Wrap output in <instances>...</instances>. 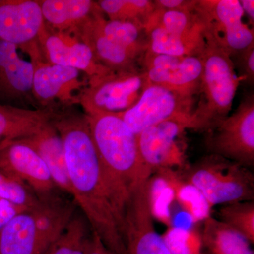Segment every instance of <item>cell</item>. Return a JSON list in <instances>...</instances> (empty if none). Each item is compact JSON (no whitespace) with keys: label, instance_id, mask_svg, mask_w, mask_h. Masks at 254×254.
Masks as SVG:
<instances>
[{"label":"cell","instance_id":"8fae6325","mask_svg":"<svg viewBox=\"0 0 254 254\" xmlns=\"http://www.w3.org/2000/svg\"><path fill=\"white\" fill-rule=\"evenodd\" d=\"M195 107L193 97L149 83L131 108L117 115L138 136L148 127L180 115L193 113Z\"/></svg>","mask_w":254,"mask_h":254},{"label":"cell","instance_id":"1f68e13d","mask_svg":"<svg viewBox=\"0 0 254 254\" xmlns=\"http://www.w3.org/2000/svg\"><path fill=\"white\" fill-rule=\"evenodd\" d=\"M235 71L239 72L238 78L247 84H254V44L247 49L239 52L230 57Z\"/></svg>","mask_w":254,"mask_h":254},{"label":"cell","instance_id":"f1b7e54d","mask_svg":"<svg viewBox=\"0 0 254 254\" xmlns=\"http://www.w3.org/2000/svg\"><path fill=\"white\" fill-rule=\"evenodd\" d=\"M218 220L240 232L251 244L254 243V202L225 204L218 210Z\"/></svg>","mask_w":254,"mask_h":254},{"label":"cell","instance_id":"277c9868","mask_svg":"<svg viewBox=\"0 0 254 254\" xmlns=\"http://www.w3.org/2000/svg\"><path fill=\"white\" fill-rule=\"evenodd\" d=\"M76 206L61 197L23 210L0 230V254H46Z\"/></svg>","mask_w":254,"mask_h":254},{"label":"cell","instance_id":"6da1fadb","mask_svg":"<svg viewBox=\"0 0 254 254\" xmlns=\"http://www.w3.org/2000/svg\"><path fill=\"white\" fill-rule=\"evenodd\" d=\"M52 123L64 148L71 198L90 227L113 254H127L123 236L126 198L100 160L86 114L57 110Z\"/></svg>","mask_w":254,"mask_h":254},{"label":"cell","instance_id":"4fadbf2b","mask_svg":"<svg viewBox=\"0 0 254 254\" xmlns=\"http://www.w3.org/2000/svg\"><path fill=\"white\" fill-rule=\"evenodd\" d=\"M0 170L26 185L42 202L61 198L43 159L22 140L0 143Z\"/></svg>","mask_w":254,"mask_h":254},{"label":"cell","instance_id":"ba28073f","mask_svg":"<svg viewBox=\"0 0 254 254\" xmlns=\"http://www.w3.org/2000/svg\"><path fill=\"white\" fill-rule=\"evenodd\" d=\"M205 146L219 155L250 168L254 165V95H247L235 113L208 132Z\"/></svg>","mask_w":254,"mask_h":254},{"label":"cell","instance_id":"5bb4252c","mask_svg":"<svg viewBox=\"0 0 254 254\" xmlns=\"http://www.w3.org/2000/svg\"><path fill=\"white\" fill-rule=\"evenodd\" d=\"M38 41L48 63L76 68L87 78L111 71L97 61L91 48L75 33L53 31L45 23Z\"/></svg>","mask_w":254,"mask_h":254},{"label":"cell","instance_id":"5b68a950","mask_svg":"<svg viewBox=\"0 0 254 254\" xmlns=\"http://www.w3.org/2000/svg\"><path fill=\"white\" fill-rule=\"evenodd\" d=\"M185 181L214 205L254 201V175L250 169L219 156H203L187 170Z\"/></svg>","mask_w":254,"mask_h":254},{"label":"cell","instance_id":"cb8c5ba5","mask_svg":"<svg viewBox=\"0 0 254 254\" xmlns=\"http://www.w3.org/2000/svg\"><path fill=\"white\" fill-rule=\"evenodd\" d=\"M158 26L174 36L203 41L204 27L194 11L155 9L145 26Z\"/></svg>","mask_w":254,"mask_h":254},{"label":"cell","instance_id":"f546056e","mask_svg":"<svg viewBox=\"0 0 254 254\" xmlns=\"http://www.w3.org/2000/svg\"><path fill=\"white\" fill-rule=\"evenodd\" d=\"M0 198L25 209L33 208L42 202L26 185L1 170Z\"/></svg>","mask_w":254,"mask_h":254},{"label":"cell","instance_id":"7a4b0ae2","mask_svg":"<svg viewBox=\"0 0 254 254\" xmlns=\"http://www.w3.org/2000/svg\"><path fill=\"white\" fill-rule=\"evenodd\" d=\"M86 116L102 163L122 193L129 198L153 173L142 158L138 136L115 114Z\"/></svg>","mask_w":254,"mask_h":254},{"label":"cell","instance_id":"d6986e66","mask_svg":"<svg viewBox=\"0 0 254 254\" xmlns=\"http://www.w3.org/2000/svg\"><path fill=\"white\" fill-rule=\"evenodd\" d=\"M45 23L53 31H76L93 16L103 13L97 1L38 0Z\"/></svg>","mask_w":254,"mask_h":254},{"label":"cell","instance_id":"d6a6232c","mask_svg":"<svg viewBox=\"0 0 254 254\" xmlns=\"http://www.w3.org/2000/svg\"><path fill=\"white\" fill-rule=\"evenodd\" d=\"M155 9L194 11L197 0H154Z\"/></svg>","mask_w":254,"mask_h":254},{"label":"cell","instance_id":"7c38bea8","mask_svg":"<svg viewBox=\"0 0 254 254\" xmlns=\"http://www.w3.org/2000/svg\"><path fill=\"white\" fill-rule=\"evenodd\" d=\"M191 115L170 119L138 135L142 158L153 173L185 165L184 143L180 139L187 129H191Z\"/></svg>","mask_w":254,"mask_h":254},{"label":"cell","instance_id":"ac0fdd59","mask_svg":"<svg viewBox=\"0 0 254 254\" xmlns=\"http://www.w3.org/2000/svg\"><path fill=\"white\" fill-rule=\"evenodd\" d=\"M103 15L100 13L93 16L73 33L91 48L97 61L108 69L120 71L141 68L138 58L107 38L100 31L98 21Z\"/></svg>","mask_w":254,"mask_h":254},{"label":"cell","instance_id":"2e32d148","mask_svg":"<svg viewBox=\"0 0 254 254\" xmlns=\"http://www.w3.org/2000/svg\"><path fill=\"white\" fill-rule=\"evenodd\" d=\"M18 47L0 41V102L38 106L32 93L33 65L23 59Z\"/></svg>","mask_w":254,"mask_h":254},{"label":"cell","instance_id":"44dd1931","mask_svg":"<svg viewBox=\"0 0 254 254\" xmlns=\"http://www.w3.org/2000/svg\"><path fill=\"white\" fill-rule=\"evenodd\" d=\"M143 71L150 83L161 85L182 95L195 98L198 94L203 72L201 53L185 56L180 63L166 69L150 68Z\"/></svg>","mask_w":254,"mask_h":254},{"label":"cell","instance_id":"7402d4cb","mask_svg":"<svg viewBox=\"0 0 254 254\" xmlns=\"http://www.w3.org/2000/svg\"><path fill=\"white\" fill-rule=\"evenodd\" d=\"M200 235L202 244L211 254H254L243 235L213 217L205 219Z\"/></svg>","mask_w":254,"mask_h":254},{"label":"cell","instance_id":"83f0119b","mask_svg":"<svg viewBox=\"0 0 254 254\" xmlns=\"http://www.w3.org/2000/svg\"><path fill=\"white\" fill-rule=\"evenodd\" d=\"M173 187L175 199L181 205L182 208L190 214L193 222L205 220L210 216L211 210L204 197L195 187L182 181L173 171V169L164 170Z\"/></svg>","mask_w":254,"mask_h":254},{"label":"cell","instance_id":"d4e9b609","mask_svg":"<svg viewBox=\"0 0 254 254\" xmlns=\"http://www.w3.org/2000/svg\"><path fill=\"white\" fill-rule=\"evenodd\" d=\"M145 28L148 38L147 51L150 53L189 56L200 55L204 48L205 39L194 41L174 36L158 26H148Z\"/></svg>","mask_w":254,"mask_h":254},{"label":"cell","instance_id":"ffe728a7","mask_svg":"<svg viewBox=\"0 0 254 254\" xmlns=\"http://www.w3.org/2000/svg\"><path fill=\"white\" fill-rule=\"evenodd\" d=\"M56 111L0 105V143L34 134L51 122Z\"/></svg>","mask_w":254,"mask_h":254},{"label":"cell","instance_id":"e0dca14e","mask_svg":"<svg viewBox=\"0 0 254 254\" xmlns=\"http://www.w3.org/2000/svg\"><path fill=\"white\" fill-rule=\"evenodd\" d=\"M21 140L31 145L43 159L57 188L71 198L72 190L64 148L61 137L52 122L34 134Z\"/></svg>","mask_w":254,"mask_h":254},{"label":"cell","instance_id":"4316f807","mask_svg":"<svg viewBox=\"0 0 254 254\" xmlns=\"http://www.w3.org/2000/svg\"><path fill=\"white\" fill-rule=\"evenodd\" d=\"M97 3L108 19L137 21L144 26L155 10L151 0H100Z\"/></svg>","mask_w":254,"mask_h":254},{"label":"cell","instance_id":"603a6c76","mask_svg":"<svg viewBox=\"0 0 254 254\" xmlns=\"http://www.w3.org/2000/svg\"><path fill=\"white\" fill-rule=\"evenodd\" d=\"M100 31L107 38L136 57L141 62L148 48L145 26L133 21L110 20L105 15L98 18Z\"/></svg>","mask_w":254,"mask_h":254},{"label":"cell","instance_id":"8992f818","mask_svg":"<svg viewBox=\"0 0 254 254\" xmlns=\"http://www.w3.org/2000/svg\"><path fill=\"white\" fill-rule=\"evenodd\" d=\"M33 65L32 93L41 109L63 110L80 104L87 77L76 68L48 63L42 55L38 41L21 48Z\"/></svg>","mask_w":254,"mask_h":254},{"label":"cell","instance_id":"484cf974","mask_svg":"<svg viewBox=\"0 0 254 254\" xmlns=\"http://www.w3.org/2000/svg\"><path fill=\"white\" fill-rule=\"evenodd\" d=\"M91 232V227L84 215L75 212L46 254H85L87 240Z\"/></svg>","mask_w":254,"mask_h":254},{"label":"cell","instance_id":"52a82bcc","mask_svg":"<svg viewBox=\"0 0 254 254\" xmlns=\"http://www.w3.org/2000/svg\"><path fill=\"white\" fill-rule=\"evenodd\" d=\"M148 83L141 68L87 78L79 105L88 116L123 113L138 101Z\"/></svg>","mask_w":254,"mask_h":254},{"label":"cell","instance_id":"3957f363","mask_svg":"<svg viewBox=\"0 0 254 254\" xmlns=\"http://www.w3.org/2000/svg\"><path fill=\"white\" fill-rule=\"evenodd\" d=\"M204 37L201 98L192 113L191 129L208 133L229 116L240 80L228 53L211 37Z\"/></svg>","mask_w":254,"mask_h":254},{"label":"cell","instance_id":"d590c367","mask_svg":"<svg viewBox=\"0 0 254 254\" xmlns=\"http://www.w3.org/2000/svg\"><path fill=\"white\" fill-rule=\"evenodd\" d=\"M241 6L243 9L244 14H247V17L250 18L252 25L254 21V0H242L240 1Z\"/></svg>","mask_w":254,"mask_h":254},{"label":"cell","instance_id":"4dcf8cb0","mask_svg":"<svg viewBox=\"0 0 254 254\" xmlns=\"http://www.w3.org/2000/svg\"><path fill=\"white\" fill-rule=\"evenodd\" d=\"M162 237L172 254H201V235L196 230L172 227Z\"/></svg>","mask_w":254,"mask_h":254},{"label":"cell","instance_id":"30bf717a","mask_svg":"<svg viewBox=\"0 0 254 254\" xmlns=\"http://www.w3.org/2000/svg\"><path fill=\"white\" fill-rule=\"evenodd\" d=\"M151 177L130 194L124 210L123 236L127 254H172L153 223Z\"/></svg>","mask_w":254,"mask_h":254},{"label":"cell","instance_id":"9a60e30c","mask_svg":"<svg viewBox=\"0 0 254 254\" xmlns=\"http://www.w3.org/2000/svg\"><path fill=\"white\" fill-rule=\"evenodd\" d=\"M44 26L38 0H0V41L21 49L38 41Z\"/></svg>","mask_w":254,"mask_h":254},{"label":"cell","instance_id":"e575fe53","mask_svg":"<svg viewBox=\"0 0 254 254\" xmlns=\"http://www.w3.org/2000/svg\"><path fill=\"white\" fill-rule=\"evenodd\" d=\"M85 254H113L105 247L103 241L95 232L92 231L87 240Z\"/></svg>","mask_w":254,"mask_h":254},{"label":"cell","instance_id":"9c48e42d","mask_svg":"<svg viewBox=\"0 0 254 254\" xmlns=\"http://www.w3.org/2000/svg\"><path fill=\"white\" fill-rule=\"evenodd\" d=\"M195 11L211 37L230 57L254 44V28L243 21L238 0H197Z\"/></svg>","mask_w":254,"mask_h":254},{"label":"cell","instance_id":"836d02e7","mask_svg":"<svg viewBox=\"0 0 254 254\" xmlns=\"http://www.w3.org/2000/svg\"><path fill=\"white\" fill-rule=\"evenodd\" d=\"M24 210L26 209L21 208L7 200L0 198V230L14 218L15 215Z\"/></svg>","mask_w":254,"mask_h":254}]
</instances>
